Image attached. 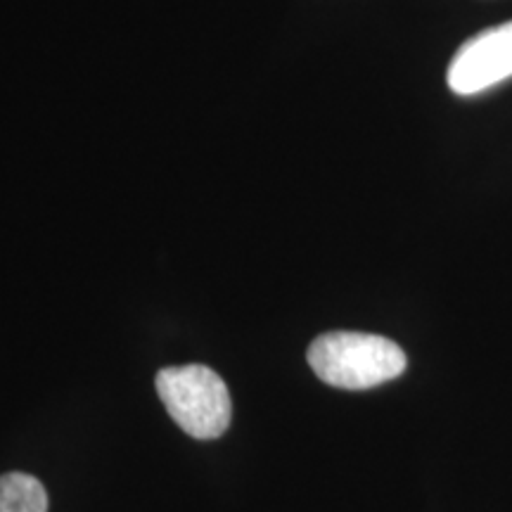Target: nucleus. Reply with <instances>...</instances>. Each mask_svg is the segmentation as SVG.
Segmentation results:
<instances>
[{
	"mask_svg": "<svg viewBox=\"0 0 512 512\" xmlns=\"http://www.w3.org/2000/svg\"><path fill=\"white\" fill-rule=\"evenodd\" d=\"M0 512H48V491L27 472L0 475Z\"/></svg>",
	"mask_w": 512,
	"mask_h": 512,
	"instance_id": "20e7f679",
	"label": "nucleus"
},
{
	"mask_svg": "<svg viewBox=\"0 0 512 512\" xmlns=\"http://www.w3.org/2000/svg\"><path fill=\"white\" fill-rule=\"evenodd\" d=\"M157 394L181 430L192 439H219L233 418V403L219 373L200 363L162 368L155 377Z\"/></svg>",
	"mask_w": 512,
	"mask_h": 512,
	"instance_id": "f03ea898",
	"label": "nucleus"
},
{
	"mask_svg": "<svg viewBox=\"0 0 512 512\" xmlns=\"http://www.w3.org/2000/svg\"><path fill=\"white\" fill-rule=\"evenodd\" d=\"M306 358L318 380L351 392L396 380L408 363L399 344L368 332H325L313 339Z\"/></svg>",
	"mask_w": 512,
	"mask_h": 512,
	"instance_id": "f257e3e1",
	"label": "nucleus"
},
{
	"mask_svg": "<svg viewBox=\"0 0 512 512\" xmlns=\"http://www.w3.org/2000/svg\"><path fill=\"white\" fill-rule=\"evenodd\" d=\"M512 76V22L467 38L448 64V88L456 95H477Z\"/></svg>",
	"mask_w": 512,
	"mask_h": 512,
	"instance_id": "7ed1b4c3",
	"label": "nucleus"
}]
</instances>
